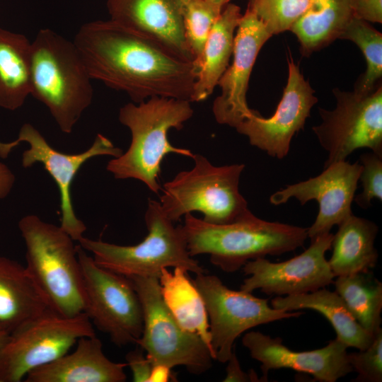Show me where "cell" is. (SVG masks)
<instances>
[{
  "label": "cell",
  "instance_id": "277c9868",
  "mask_svg": "<svg viewBox=\"0 0 382 382\" xmlns=\"http://www.w3.org/2000/svg\"><path fill=\"white\" fill-rule=\"evenodd\" d=\"M30 65V95L47 108L62 132L71 133L93 96L74 42L50 28L40 30L31 42Z\"/></svg>",
  "mask_w": 382,
  "mask_h": 382
},
{
  "label": "cell",
  "instance_id": "9c48e42d",
  "mask_svg": "<svg viewBox=\"0 0 382 382\" xmlns=\"http://www.w3.org/2000/svg\"><path fill=\"white\" fill-rule=\"evenodd\" d=\"M141 301L143 330L137 342L152 365L170 369L184 366L192 374H202L212 366L210 349L197 334L184 330L166 306L161 293L158 277H128Z\"/></svg>",
  "mask_w": 382,
  "mask_h": 382
},
{
  "label": "cell",
  "instance_id": "ac0fdd59",
  "mask_svg": "<svg viewBox=\"0 0 382 382\" xmlns=\"http://www.w3.org/2000/svg\"><path fill=\"white\" fill-rule=\"evenodd\" d=\"M242 344L253 359L261 362L265 381L271 369H291L311 374L320 382H335L353 371L348 361V347L337 338L323 348L297 352L286 347L279 337L250 331L244 335Z\"/></svg>",
  "mask_w": 382,
  "mask_h": 382
},
{
  "label": "cell",
  "instance_id": "4fadbf2b",
  "mask_svg": "<svg viewBox=\"0 0 382 382\" xmlns=\"http://www.w3.org/2000/svg\"><path fill=\"white\" fill-rule=\"evenodd\" d=\"M25 142L29 148L22 155V166L28 168L41 163L56 183L60 199L61 224L74 241H79L86 230L74 209L71 189L72 182L81 167L89 159L98 156H120L123 151L101 134H98L92 145L83 152L75 154L62 153L53 148L43 135L31 124L25 123L18 138L11 142L0 141V157L6 158L20 143Z\"/></svg>",
  "mask_w": 382,
  "mask_h": 382
},
{
  "label": "cell",
  "instance_id": "83f0119b",
  "mask_svg": "<svg viewBox=\"0 0 382 382\" xmlns=\"http://www.w3.org/2000/svg\"><path fill=\"white\" fill-rule=\"evenodd\" d=\"M333 284L364 329L372 335L381 329L382 283L371 270L336 277Z\"/></svg>",
  "mask_w": 382,
  "mask_h": 382
},
{
  "label": "cell",
  "instance_id": "836d02e7",
  "mask_svg": "<svg viewBox=\"0 0 382 382\" xmlns=\"http://www.w3.org/2000/svg\"><path fill=\"white\" fill-rule=\"evenodd\" d=\"M125 359L132 371L133 381L149 382L153 365L141 347L129 352Z\"/></svg>",
  "mask_w": 382,
  "mask_h": 382
},
{
  "label": "cell",
  "instance_id": "4316f807",
  "mask_svg": "<svg viewBox=\"0 0 382 382\" xmlns=\"http://www.w3.org/2000/svg\"><path fill=\"white\" fill-rule=\"evenodd\" d=\"M158 281L162 298L175 320L186 331L198 335L211 352L206 307L188 271L180 267L173 272L163 268Z\"/></svg>",
  "mask_w": 382,
  "mask_h": 382
},
{
  "label": "cell",
  "instance_id": "7402d4cb",
  "mask_svg": "<svg viewBox=\"0 0 382 382\" xmlns=\"http://www.w3.org/2000/svg\"><path fill=\"white\" fill-rule=\"evenodd\" d=\"M241 16V8L230 2L213 24L197 64L192 102L207 99L229 66L235 34Z\"/></svg>",
  "mask_w": 382,
  "mask_h": 382
},
{
  "label": "cell",
  "instance_id": "6da1fadb",
  "mask_svg": "<svg viewBox=\"0 0 382 382\" xmlns=\"http://www.w3.org/2000/svg\"><path fill=\"white\" fill-rule=\"evenodd\" d=\"M74 43L89 76L134 103L163 97L192 103L197 69L156 40L111 19L82 25Z\"/></svg>",
  "mask_w": 382,
  "mask_h": 382
},
{
  "label": "cell",
  "instance_id": "cb8c5ba5",
  "mask_svg": "<svg viewBox=\"0 0 382 382\" xmlns=\"http://www.w3.org/2000/svg\"><path fill=\"white\" fill-rule=\"evenodd\" d=\"M378 231L374 221L353 214L338 225L328 260L335 277L366 272L376 266L378 254L374 243Z\"/></svg>",
  "mask_w": 382,
  "mask_h": 382
},
{
  "label": "cell",
  "instance_id": "d6a6232c",
  "mask_svg": "<svg viewBox=\"0 0 382 382\" xmlns=\"http://www.w3.org/2000/svg\"><path fill=\"white\" fill-rule=\"evenodd\" d=\"M353 371L358 375L354 381H382V329L375 335L371 345L364 350L347 354Z\"/></svg>",
  "mask_w": 382,
  "mask_h": 382
},
{
  "label": "cell",
  "instance_id": "44dd1931",
  "mask_svg": "<svg viewBox=\"0 0 382 382\" xmlns=\"http://www.w3.org/2000/svg\"><path fill=\"white\" fill-rule=\"evenodd\" d=\"M50 308L25 266L0 256V325L11 332Z\"/></svg>",
  "mask_w": 382,
  "mask_h": 382
},
{
  "label": "cell",
  "instance_id": "5bb4252c",
  "mask_svg": "<svg viewBox=\"0 0 382 382\" xmlns=\"http://www.w3.org/2000/svg\"><path fill=\"white\" fill-rule=\"evenodd\" d=\"M332 238L331 233L319 236L302 253L282 262H272L265 257L248 261L242 268L249 277L243 280L241 290L252 293L260 289L267 295L286 296L332 284L335 276L325 257Z\"/></svg>",
  "mask_w": 382,
  "mask_h": 382
},
{
  "label": "cell",
  "instance_id": "484cf974",
  "mask_svg": "<svg viewBox=\"0 0 382 382\" xmlns=\"http://www.w3.org/2000/svg\"><path fill=\"white\" fill-rule=\"evenodd\" d=\"M31 42L0 28V108L16 110L31 93Z\"/></svg>",
  "mask_w": 382,
  "mask_h": 382
},
{
  "label": "cell",
  "instance_id": "30bf717a",
  "mask_svg": "<svg viewBox=\"0 0 382 382\" xmlns=\"http://www.w3.org/2000/svg\"><path fill=\"white\" fill-rule=\"evenodd\" d=\"M76 251L84 287L83 312L115 345L137 344L143 330V311L131 280L99 266L79 245Z\"/></svg>",
  "mask_w": 382,
  "mask_h": 382
},
{
  "label": "cell",
  "instance_id": "1f68e13d",
  "mask_svg": "<svg viewBox=\"0 0 382 382\" xmlns=\"http://www.w3.org/2000/svg\"><path fill=\"white\" fill-rule=\"evenodd\" d=\"M361 170L359 180L362 191L354 196V200L362 209L371 206V200H382V154L372 151L360 156Z\"/></svg>",
  "mask_w": 382,
  "mask_h": 382
},
{
  "label": "cell",
  "instance_id": "4dcf8cb0",
  "mask_svg": "<svg viewBox=\"0 0 382 382\" xmlns=\"http://www.w3.org/2000/svg\"><path fill=\"white\" fill-rule=\"evenodd\" d=\"M311 0H249L253 11L273 35L289 30Z\"/></svg>",
  "mask_w": 382,
  "mask_h": 382
},
{
  "label": "cell",
  "instance_id": "7a4b0ae2",
  "mask_svg": "<svg viewBox=\"0 0 382 382\" xmlns=\"http://www.w3.org/2000/svg\"><path fill=\"white\" fill-rule=\"evenodd\" d=\"M184 217L180 228L190 255L207 254L213 265L228 273L250 260L294 251L308 238V228L265 221L252 212L226 224H210L192 213Z\"/></svg>",
  "mask_w": 382,
  "mask_h": 382
},
{
  "label": "cell",
  "instance_id": "8d00e7d4",
  "mask_svg": "<svg viewBox=\"0 0 382 382\" xmlns=\"http://www.w3.org/2000/svg\"><path fill=\"white\" fill-rule=\"evenodd\" d=\"M15 182L16 176L6 164L0 162V199L8 197Z\"/></svg>",
  "mask_w": 382,
  "mask_h": 382
},
{
  "label": "cell",
  "instance_id": "f1b7e54d",
  "mask_svg": "<svg viewBox=\"0 0 382 382\" xmlns=\"http://www.w3.org/2000/svg\"><path fill=\"white\" fill-rule=\"evenodd\" d=\"M339 38L354 42L363 52L366 71L357 80L354 91L362 94L373 92L382 76V34L368 22L353 16Z\"/></svg>",
  "mask_w": 382,
  "mask_h": 382
},
{
  "label": "cell",
  "instance_id": "d4e9b609",
  "mask_svg": "<svg viewBox=\"0 0 382 382\" xmlns=\"http://www.w3.org/2000/svg\"><path fill=\"white\" fill-rule=\"evenodd\" d=\"M353 16L352 0H311L289 30L296 36L306 57L339 38Z\"/></svg>",
  "mask_w": 382,
  "mask_h": 382
},
{
  "label": "cell",
  "instance_id": "7c38bea8",
  "mask_svg": "<svg viewBox=\"0 0 382 382\" xmlns=\"http://www.w3.org/2000/svg\"><path fill=\"white\" fill-rule=\"evenodd\" d=\"M336 106L319 108L321 122L312 129L328 153L324 167L345 161L359 149L382 154V87L362 94L353 91L332 90Z\"/></svg>",
  "mask_w": 382,
  "mask_h": 382
},
{
  "label": "cell",
  "instance_id": "e0dca14e",
  "mask_svg": "<svg viewBox=\"0 0 382 382\" xmlns=\"http://www.w3.org/2000/svg\"><path fill=\"white\" fill-rule=\"evenodd\" d=\"M272 36L258 17L247 8L236 31L232 64L218 82L221 94L212 105V112L219 124L236 128L257 112L248 107L246 93L257 56Z\"/></svg>",
  "mask_w": 382,
  "mask_h": 382
},
{
  "label": "cell",
  "instance_id": "2e32d148",
  "mask_svg": "<svg viewBox=\"0 0 382 382\" xmlns=\"http://www.w3.org/2000/svg\"><path fill=\"white\" fill-rule=\"evenodd\" d=\"M287 63V83L274 113L265 118L257 112L235 128L248 137L252 146L278 159L287 156L294 135L303 129L318 102L314 90L291 56Z\"/></svg>",
  "mask_w": 382,
  "mask_h": 382
},
{
  "label": "cell",
  "instance_id": "9a60e30c",
  "mask_svg": "<svg viewBox=\"0 0 382 382\" xmlns=\"http://www.w3.org/2000/svg\"><path fill=\"white\" fill-rule=\"evenodd\" d=\"M359 162L341 161L324 167L318 175L306 180L288 185L270 197L273 205L286 203L291 198L301 205L310 200L318 203V213L313 224L307 229L311 241L330 233L335 225L340 224L352 212V204L361 170Z\"/></svg>",
  "mask_w": 382,
  "mask_h": 382
},
{
  "label": "cell",
  "instance_id": "d6986e66",
  "mask_svg": "<svg viewBox=\"0 0 382 382\" xmlns=\"http://www.w3.org/2000/svg\"><path fill=\"white\" fill-rule=\"evenodd\" d=\"M184 0H108L110 19L144 34L187 61L194 62L183 18Z\"/></svg>",
  "mask_w": 382,
  "mask_h": 382
},
{
  "label": "cell",
  "instance_id": "ba28073f",
  "mask_svg": "<svg viewBox=\"0 0 382 382\" xmlns=\"http://www.w3.org/2000/svg\"><path fill=\"white\" fill-rule=\"evenodd\" d=\"M95 335L84 312L66 316L51 308L9 334L0 354V382H19L32 370L68 352L84 336Z\"/></svg>",
  "mask_w": 382,
  "mask_h": 382
},
{
  "label": "cell",
  "instance_id": "f35d334b",
  "mask_svg": "<svg viewBox=\"0 0 382 382\" xmlns=\"http://www.w3.org/2000/svg\"><path fill=\"white\" fill-rule=\"evenodd\" d=\"M216 8L222 11L224 6L231 2V0H206Z\"/></svg>",
  "mask_w": 382,
  "mask_h": 382
},
{
  "label": "cell",
  "instance_id": "d590c367",
  "mask_svg": "<svg viewBox=\"0 0 382 382\" xmlns=\"http://www.w3.org/2000/svg\"><path fill=\"white\" fill-rule=\"evenodd\" d=\"M226 362H228L226 369V376L223 381L247 382L261 381L253 370H250L249 372H245L242 370L234 349Z\"/></svg>",
  "mask_w": 382,
  "mask_h": 382
},
{
  "label": "cell",
  "instance_id": "ab89813d",
  "mask_svg": "<svg viewBox=\"0 0 382 382\" xmlns=\"http://www.w3.org/2000/svg\"><path fill=\"white\" fill-rule=\"evenodd\" d=\"M9 334L6 330H0V354L8 340Z\"/></svg>",
  "mask_w": 382,
  "mask_h": 382
},
{
  "label": "cell",
  "instance_id": "8fae6325",
  "mask_svg": "<svg viewBox=\"0 0 382 382\" xmlns=\"http://www.w3.org/2000/svg\"><path fill=\"white\" fill-rule=\"evenodd\" d=\"M206 307L213 359L226 363L235 340L245 331L262 324L297 318L302 312L284 311L272 308L268 299L250 292L233 290L215 275L196 274L192 279Z\"/></svg>",
  "mask_w": 382,
  "mask_h": 382
},
{
  "label": "cell",
  "instance_id": "ffe728a7",
  "mask_svg": "<svg viewBox=\"0 0 382 382\" xmlns=\"http://www.w3.org/2000/svg\"><path fill=\"white\" fill-rule=\"evenodd\" d=\"M71 354L30 371L26 382H124L126 363L110 360L96 335L79 338Z\"/></svg>",
  "mask_w": 382,
  "mask_h": 382
},
{
  "label": "cell",
  "instance_id": "603a6c76",
  "mask_svg": "<svg viewBox=\"0 0 382 382\" xmlns=\"http://www.w3.org/2000/svg\"><path fill=\"white\" fill-rule=\"evenodd\" d=\"M271 306L284 311L311 309L321 313L335 329L336 338L347 347L364 350L374 337L357 321L341 296L325 287L301 294L277 296L272 299Z\"/></svg>",
  "mask_w": 382,
  "mask_h": 382
},
{
  "label": "cell",
  "instance_id": "8992f818",
  "mask_svg": "<svg viewBox=\"0 0 382 382\" xmlns=\"http://www.w3.org/2000/svg\"><path fill=\"white\" fill-rule=\"evenodd\" d=\"M192 158V169L179 172L161 188L159 203L172 221L199 212L204 221L226 224L251 212L239 190L244 164L216 166L198 154Z\"/></svg>",
  "mask_w": 382,
  "mask_h": 382
},
{
  "label": "cell",
  "instance_id": "e575fe53",
  "mask_svg": "<svg viewBox=\"0 0 382 382\" xmlns=\"http://www.w3.org/2000/svg\"><path fill=\"white\" fill-rule=\"evenodd\" d=\"M354 16L366 22L382 23V0H352Z\"/></svg>",
  "mask_w": 382,
  "mask_h": 382
},
{
  "label": "cell",
  "instance_id": "3957f363",
  "mask_svg": "<svg viewBox=\"0 0 382 382\" xmlns=\"http://www.w3.org/2000/svg\"><path fill=\"white\" fill-rule=\"evenodd\" d=\"M191 102L172 98L153 97L139 103H128L119 111V121L131 132L128 149L113 158L106 169L115 178H132L144 183L154 193L158 183L161 163L168 154L192 158L189 149L173 146L168 141L171 129L180 130L193 115Z\"/></svg>",
  "mask_w": 382,
  "mask_h": 382
},
{
  "label": "cell",
  "instance_id": "60d3db41",
  "mask_svg": "<svg viewBox=\"0 0 382 382\" xmlns=\"http://www.w3.org/2000/svg\"><path fill=\"white\" fill-rule=\"evenodd\" d=\"M0 330H4L3 328L1 326V325H0Z\"/></svg>",
  "mask_w": 382,
  "mask_h": 382
},
{
  "label": "cell",
  "instance_id": "5b68a950",
  "mask_svg": "<svg viewBox=\"0 0 382 382\" xmlns=\"http://www.w3.org/2000/svg\"><path fill=\"white\" fill-rule=\"evenodd\" d=\"M25 245L26 269L57 313L74 316L83 312L85 294L76 246L60 226L35 214L20 219Z\"/></svg>",
  "mask_w": 382,
  "mask_h": 382
},
{
  "label": "cell",
  "instance_id": "f546056e",
  "mask_svg": "<svg viewBox=\"0 0 382 382\" xmlns=\"http://www.w3.org/2000/svg\"><path fill=\"white\" fill-rule=\"evenodd\" d=\"M221 12L206 0L183 1V18L185 37L197 69L205 41Z\"/></svg>",
  "mask_w": 382,
  "mask_h": 382
},
{
  "label": "cell",
  "instance_id": "74e56055",
  "mask_svg": "<svg viewBox=\"0 0 382 382\" xmlns=\"http://www.w3.org/2000/svg\"><path fill=\"white\" fill-rule=\"evenodd\" d=\"M170 370V368L163 364L153 365L149 382H167L170 379L176 381Z\"/></svg>",
  "mask_w": 382,
  "mask_h": 382
},
{
  "label": "cell",
  "instance_id": "52a82bcc",
  "mask_svg": "<svg viewBox=\"0 0 382 382\" xmlns=\"http://www.w3.org/2000/svg\"><path fill=\"white\" fill-rule=\"evenodd\" d=\"M144 220L148 234L136 245H120L84 236L79 245L92 253L99 266L127 277H159L162 269L178 267L195 274L204 272L190 255L180 226H174L159 202L149 199Z\"/></svg>",
  "mask_w": 382,
  "mask_h": 382
}]
</instances>
